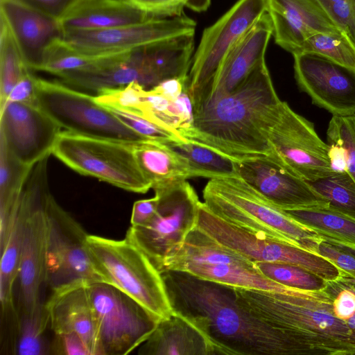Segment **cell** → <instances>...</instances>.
<instances>
[{"instance_id":"6da1fadb","label":"cell","mask_w":355,"mask_h":355,"mask_svg":"<svg viewBox=\"0 0 355 355\" xmlns=\"http://www.w3.org/2000/svg\"><path fill=\"white\" fill-rule=\"evenodd\" d=\"M162 275L173 311L189 319L218 355L311 354L294 333L275 329L242 309L232 287L182 272Z\"/></svg>"},{"instance_id":"7a4b0ae2","label":"cell","mask_w":355,"mask_h":355,"mask_svg":"<svg viewBox=\"0 0 355 355\" xmlns=\"http://www.w3.org/2000/svg\"><path fill=\"white\" fill-rule=\"evenodd\" d=\"M282 104L263 60L236 89L194 110L182 136L234 157L272 155L269 134Z\"/></svg>"},{"instance_id":"3957f363","label":"cell","mask_w":355,"mask_h":355,"mask_svg":"<svg viewBox=\"0 0 355 355\" xmlns=\"http://www.w3.org/2000/svg\"><path fill=\"white\" fill-rule=\"evenodd\" d=\"M232 289L242 309L275 329L298 334L317 354L355 355V330L333 312L334 282L320 291Z\"/></svg>"},{"instance_id":"277c9868","label":"cell","mask_w":355,"mask_h":355,"mask_svg":"<svg viewBox=\"0 0 355 355\" xmlns=\"http://www.w3.org/2000/svg\"><path fill=\"white\" fill-rule=\"evenodd\" d=\"M216 216L250 232L318 254L322 237L269 202L238 176L211 178L203 189Z\"/></svg>"},{"instance_id":"5b68a950","label":"cell","mask_w":355,"mask_h":355,"mask_svg":"<svg viewBox=\"0 0 355 355\" xmlns=\"http://www.w3.org/2000/svg\"><path fill=\"white\" fill-rule=\"evenodd\" d=\"M87 247L105 283L132 297L159 320L172 315L162 272L135 245L126 238L115 240L88 234Z\"/></svg>"},{"instance_id":"8992f818","label":"cell","mask_w":355,"mask_h":355,"mask_svg":"<svg viewBox=\"0 0 355 355\" xmlns=\"http://www.w3.org/2000/svg\"><path fill=\"white\" fill-rule=\"evenodd\" d=\"M182 272L234 288L283 293L301 291L263 275L254 262L225 247L196 227L165 257L161 272Z\"/></svg>"},{"instance_id":"52a82bcc","label":"cell","mask_w":355,"mask_h":355,"mask_svg":"<svg viewBox=\"0 0 355 355\" xmlns=\"http://www.w3.org/2000/svg\"><path fill=\"white\" fill-rule=\"evenodd\" d=\"M152 189L158 200L155 215L144 225H131L125 238L161 271L168 253L196 227L201 202L187 179L162 183Z\"/></svg>"},{"instance_id":"ba28073f","label":"cell","mask_w":355,"mask_h":355,"mask_svg":"<svg viewBox=\"0 0 355 355\" xmlns=\"http://www.w3.org/2000/svg\"><path fill=\"white\" fill-rule=\"evenodd\" d=\"M114 140L61 132L52 154L75 171L131 192L152 188L135 157L132 145Z\"/></svg>"},{"instance_id":"9c48e42d","label":"cell","mask_w":355,"mask_h":355,"mask_svg":"<svg viewBox=\"0 0 355 355\" xmlns=\"http://www.w3.org/2000/svg\"><path fill=\"white\" fill-rule=\"evenodd\" d=\"M35 102L67 131L129 144L148 141L127 127L94 96L61 83L37 77Z\"/></svg>"},{"instance_id":"30bf717a","label":"cell","mask_w":355,"mask_h":355,"mask_svg":"<svg viewBox=\"0 0 355 355\" xmlns=\"http://www.w3.org/2000/svg\"><path fill=\"white\" fill-rule=\"evenodd\" d=\"M102 355H125L139 347L160 321L132 297L101 282H90Z\"/></svg>"},{"instance_id":"8fae6325","label":"cell","mask_w":355,"mask_h":355,"mask_svg":"<svg viewBox=\"0 0 355 355\" xmlns=\"http://www.w3.org/2000/svg\"><path fill=\"white\" fill-rule=\"evenodd\" d=\"M196 227L221 245L253 262L297 266L327 282H336L345 275V272L328 258L235 226L216 216L202 202Z\"/></svg>"},{"instance_id":"7c38bea8","label":"cell","mask_w":355,"mask_h":355,"mask_svg":"<svg viewBox=\"0 0 355 355\" xmlns=\"http://www.w3.org/2000/svg\"><path fill=\"white\" fill-rule=\"evenodd\" d=\"M266 12V0H238L205 28L186 85L193 105L210 84L225 58Z\"/></svg>"},{"instance_id":"4fadbf2b","label":"cell","mask_w":355,"mask_h":355,"mask_svg":"<svg viewBox=\"0 0 355 355\" xmlns=\"http://www.w3.org/2000/svg\"><path fill=\"white\" fill-rule=\"evenodd\" d=\"M45 211L49 229L46 283L53 289L78 279L105 282L89 254L88 234L50 192Z\"/></svg>"},{"instance_id":"5bb4252c","label":"cell","mask_w":355,"mask_h":355,"mask_svg":"<svg viewBox=\"0 0 355 355\" xmlns=\"http://www.w3.org/2000/svg\"><path fill=\"white\" fill-rule=\"evenodd\" d=\"M196 28V21L184 13L108 29L64 31L62 38L79 53L100 58L173 37L194 35Z\"/></svg>"},{"instance_id":"9a60e30c","label":"cell","mask_w":355,"mask_h":355,"mask_svg":"<svg viewBox=\"0 0 355 355\" xmlns=\"http://www.w3.org/2000/svg\"><path fill=\"white\" fill-rule=\"evenodd\" d=\"M48 158L31 167L33 193L26 218L19 271L21 314L33 312L42 303L40 291L46 283L48 221L45 200L50 192L47 178Z\"/></svg>"},{"instance_id":"2e32d148","label":"cell","mask_w":355,"mask_h":355,"mask_svg":"<svg viewBox=\"0 0 355 355\" xmlns=\"http://www.w3.org/2000/svg\"><path fill=\"white\" fill-rule=\"evenodd\" d=\"M273 155L293 173L314 182L333 174L330 146L317 134L313 124L282 101L269 134Z\"/></svg>"},{"instance_id":"e0dca14e","label":"cell","mask_w":355,"mask_h":355,"mask_svg":"<svg viewBox=\"0 0 355 355\" xmlns=\"http://www.w3.org/2000/svg\"><path fill=\"white\" fill-rule=\"evenodd\" d=\"M236 175L282 210L328 207V201L274 155L238 157Z\"/></svg>"},{"instance_id":"ac0fdd59","label":"cell","mask_w":355,"mask_h":355,"mask_svg":"<svg viewBox=\"0 0 355 355\" xmlns=\"http://www.w3.org/2000/svg\"><path fill=\"white\" fill-rule=\"evenodd\" d=\"M1 143L31 167L52 153L61 127L36 103H7L0 107Z\"/></svg>"},{"instance_id":"d6986e66","label":"cell","mask_w":355,"mask_h":355,"mask_svg":"<svg viewBox=\"0 0 355 355\" xmlns=\"http://www.w3.org/2000/svg\"><path fill=\"white\" fill-rule=\"evenodd\" d=\"M295 78L313 104L335 116L355 114V69L314 53L293 55Z\"/></svg>"},{"instance_id":"ffe728a7","label":"cell","mask_w":355,"mask_h":355,"mask_svg":"<svg viewBox=\"0 0 355 355\" xmlns=\"http://www.w3.org/2000/svg\"><path fill=\"white\" fill-rule=\"evenodd\" d=\"M90 282L78 279L51 289L44 303L49 328L55 335L76 334L91 355H102L94 311L89 298Z\"/></svg>"},{"instance_id":"44dd1931","label":"cell","mask_w":355,"mask_h":355,"mask_svg":"<svg viewBox=\"0 0 355 355\" xmlns=\"http://www.w3.org/2000/svg\"><path fill=\"white\" fill-rule=\"evenodd\" d=\"M275 43L293 55L315 33H340L318 0H266Z\"/></svg>"},{"instance_id":"7402d4cb","label":"cell","mask_w":355,"mask_h":355,"mask_svg":"<svg viewBox=\"0 0 355 355\" xmlns=\"http://www.w3.org/2000/svg\"><path fill=\"white\" fill-rule=\"evenodd\" d=\"M272 36V21L266 12L225 58L210 84L193 105V110L241 84L257 65L265 60Z\"/></svg>"},{"instance_id":"603a6c76","label":"cell","mask_w":355,"mask_h":355,"mask_svg":"<svg viewBox=\"0 0 355 355\" xmlns=\"http://www.w3.org/2000/svg\"><path fill=\"white\" fill-rule=\"evenodd\" d=\"M0 16L29 69L40 71L48 45L63 36L58 20L17 0H0Z\"/></svg>"},{"instance_id":"cb8c5ba5","label":"cell","mask_w":355,"mask_h":355,"mask_svg":"<svg viewBox=\"0 0 355 355\" xmlns=\"http://www.w3.org/2000/svg\"><path fill=\"white\" fill-rule=\"evenodd\" d=\"M33 193V179L27 173L17 204L5 234L0 236V301L1 318L17 315L13 287L18 278L26 218Z\"/></svg>"},{"instance_id":"d4e9b609","label":"cell","mask_w":355,"mask_h":355,"mask_svg":"<svg viewBox=\"0 0 355 355\" xmlns=\"http://www.w3.org/2000/svg\"><path fill=\"white\" fill-rule=\"evenodd\" d=\"M151 19L128 0H78L58 20L64 32L108 29Z\"/></svg>"},{"instance_id":"484cf974","label":"cell","mask_w":355,"mask_h":355,"mask_svg":"<svg viewBox=\"0 0 355 355\" xmlns=\"http://www.w3.org/2000/svg\"><path fill=\"white\" fill-rule=\"evenodd\" d=\"M140 355H218L207 336L187 318L173 312L159 322L139 347Z\"/></svg>"},{"instance_id":"4316f807","label":"cell","mask_w":355,"mask_h":355,"mask_svg":"<svg viewBox=\"0 0 355 355\" xmlns=\"http://www.w3.org/2000/svg\"><path fill=\"white\" fill-rule=\"evenodd\" d=\"M132 149L141 172L152 187L193 177L187 162L164 143L148 140L134 144Z\"/></svg>"},{"instance_id":"83f0119b","label":"cell","mask_w":355,"mask_h":355,"mask_svg":"<svg viewBox=\"0 0 355 355\" xmlns=\"http://www.w3.org/2000/svg\"><path fill=\"white\" fill-rule=\"evenodd\" d=\"M164 144L187 162L193 177L211 179L237 176L236 160L238 157L187 138Z\"/></svg>"},{"instance_id":"f1b7e54d","label":"cell","mask_w":355,"mask_h":355,"mask_svg":"<svg viewBox=\"0 0 355 355\" xmlns=\"http://www.w3.org/2000/svg\"><path fill=\"white\" fill-rule=\"evenodd\" d=\"M285 211V210H284ZM324 241L355 248V218L328 207L285 211Z\"/></svg>"},{"instance_id":"f546056e","label":"cell","mask_w":355,"mask_h":355,"mask_svg":"<svg viewBox=\"0 0 355 355\" xmlns=\"http://www.w3.org/2000/svg\"><path fill=\"white\" fill-rule=\"evenodd\" d=\"M49 327V318L44 304L41 303L36 309L19 317L14 354L19 355H44L51 354V345L44 336Z\"/></svg>"},{"instance_id":"4dcf8cb0","label":"cell","mask_w":355,"mask_h":355,"mask_svg":"<svg viewBox=\"0 0 355 355\" xmlns=\"http://www.w3.org/2000/svg\"><path fill=\"white\" fill-rule=\"evenodd\" d=\"M30 70L7 23L0 16V107L4 105L14 86Z\"/></svg>"},{"instance_id":"1f68e13d","label":"cell","mask_w":355,"mask_h":355,"mask_svg":"<svg viewBox=\"0 0 355 355\" xmlns=\"http://www.w3.org/2000/svg\"><path fill=\"white\" fill-rule=\"evenodd\" d=\"M31 167L19 163L1 143L0 225L7 222L16 206L24 180Z\"/></svg>"},{"instance_id":"d6a6232c","label":"cell","mask_w":355,"mask_h":355,"mask_svg":"<svg viewBox=\"0 0 355 355\" xmlns=\"http://www.w3.org/2000/svg\"><path fill=\"white\" fill-rule=\"evenodd\" d=\"M308 183L328 201L329 208L355 218V181L347 171Z\"/></svg>"},{"instance_id":"836d02e7","label":"cell","mask_w":355,"mask_h":355,"mask_svg":"<svg viewBox=\"0 0 355 355\" xmlns=\"http://www.w3.org/2000/svg\"><path fill=\"white\" fill-rule=\"evenodd\" d=\"M256 268L267 278L284 286L305 291H320L329 282L297 266L269 262H254Z\"/></svg>"},{"instance_id":"e575fe53","label":"cell","mask_w":355,"mask_h":355,"mask_svg":"<svg viewBox=\"0 0 355 355\" xmlns=\"http://www.w3.org/2000/svg\"><path fill=\"white\" fill-rule=\"evenodd\" d=\"M303 52L322 55L355 69V43L343 32L315 33L305 41Z\"/></svg>"},{"instance_id":"d590c367","label":"cell","mask_w":355,"mask_h":355,"mask_svg":"<svg viewBox=\"0 0 355 355\" xmlns=\"http://www.w3.org/2000/svg\"><path fill=\"white\" fill-rule=\"evenodd\" d=\"M97 58L86 57L73 49L62 37L53 40L44 51L40 71L61 77L92 64Z\"/></svg>"},{"instance_id":"8d00e7d4","label":"cell","mask_w":355,"mask_h":355,"mask_svg":"<svg viewBox=\"0 0 355 355\" xmlns=\"http://www.w3.org/2000/svg\"><path fill=\"white\" fill-rule=\"evenodd\" d=\"M105 107L127 127L147 140L166 143L184 138L178 131L159 123L141 112Z\"/></svg>"},{"instance_id":"74e56055","label":"cell","mask_w":355,"mask_h":355,"mask_svg":"<svg viewBox=\"0 0 355 355\" xmlns=\"http://www.w3.org/2000/svg\"><path fill=\"white\" fill-rule=\"evenodd\" d=\"M328 144H336L345 152L346 171L355 181V114L331 117L327 130Z\"/></svg>"},{"instance_id":"f35d334b","label":"cell","mask_w":355,"mask_h":355,"mask_svg":"<svg viewBox=\"0 0 355 355\" xmlns=\"http://www.w3.org/2000/svg\"><path fill=\"white\" fill-rule=\"evenodd\" d=\"M146 90L142 85L134 82L124 86L103 89L94 97L105 106L141 112Z\"/></svg>"},{"instance_id":"ab89813d","label":"cell","mask_w":355,"mask_h":355,"mask_svg":"<svg viewBox=\"0 0 355 355\" xmlns=\"http://www.w3.org/2000/svg\"><path fill=\"white\" fill-rule=\"evenodd\" d=\"M140 10L155 18L181 15L185 8L196 12L205 11L211 0H128Z\"/></svg>"},{"instance_id":"60d3db41","label":"cell","mask_w":355,"mask_h":355,"mask_svg":"<svg viewBox=\"0 0 355 355\" xmlns=\"http://www.w3.org/2000/svg\"><path fill=\"white\" fill-rule=\"evenodd\" d=\"M325 12L355 43V0H318Z\"/></svg>"},{"instance_id":"b9f144b4","label":"cell","mask_w":355,"mask_h":355,"mask_svg":"<svg viewBox=\"0 0 355 355\" xmlns=\"http://www.w3.org/2000/svg\"><path fill=\"white\" fill-rule=\"evenodd\" d=\"M334 282L336 292L332 302L333 312L336 318L345 322L355 313V291L339 281Z\"/></svg>"},{"instance_id":"7bdbcfd3","label":"cell","mask_w":355,"mask_h":355,"mask_svg":"<svg viewBox=\"0 0 355 355\" xmlns=\"http://www.w3.org/2000/svg\"><path fill=\"white\" fill-rule=\"evenodd\" d=\"M51 354L91 355L84 340L76 334L55 335L51 345Z\"/></svg>"},{"instance_id":"ee69618b","label":"cell","mask_w":355,"mask_h":355,"mask_svg":"<svg viewBox=\"0 0 355 355\" xmlns=\"http://www.w3.org/2000/svg\"><path fill=\"white\" fill-rule=\"evenodd\" d=\"M318 254L328 258L337 265L347 276L355 279V257L323 241L319 245Z\"/></svg>"},{"instance_id":"f6af8a7d","label":"cell","mask_w":355,"mask_h":355,"mask_svg":"<svg viewBox=\"0 0 355 355\" xmlns=\"http://www.w3.org/2000/svg\"><path fill=\"white\" fill-rule=\"evenodd\" d=\"M36 76L28 71L23 78L14 86L9 94L6 103L35 102V81ZM1 106V107H3Z\"/></svg>"},{"instance_id":"bcb514c9","label":"cell","mask_w":355,"mask_h":355,"mask_svg":"<svg viewBox=\"0 0 355 355\" xmlns=\"http://www.w3.org/2000/svg\"><path fill=\"white\" fill-rule=\"evenodd\" d=\"M58 19L78 0H17Z\"/></svg>"},{"instance_id":"7dc6e473","label":"cell","mask_w":355,"mask_h":355,"mask_svg":"<svg viewBox=\"0 0 355 355\" xmlns=\"http://www.w3.org/2000/svg\"><path fill=\"white\" fill-rule=\"evenodd\" d=\"M157 198L136 201L132 207L130 223L132 226H141L148 223L155 215L157 207Z\"/></svg>"},{"instance_id":"c3c4849f","label":"cell","mask_w":355,"mask_h":355,"mask_svg":"<svg viewBox=\"0 0 355 355\" xmlns=\"http://www.w3.org/2000/svg\"><path fill=\"white\" fill-rule=\"evenodd\" d=\"M186 80L175 78L163 80L151 89L164 96L173 100L186 90Z\"/></svg>"},{"instance_id":"681fc988","label":"cell","mask_w":355,"mask_h":355,"mask_svg":"<svg viewBox=\"0 0 355 355\" xmlns=\"http://www.w3.org/2000/svg\"><path fill=\"white\" fill-rule=\"evenodd\" d=\"M330 146L329 157L331 166L334 173L346 171L347 164L344 150L336 144H329Z\"/></svg>"},{"instance_id":"f907efd6","label":"cell","mask_w":355,"mask_h":355,"mask_svg":"<svg viewBox=\"0 0 355 355\" xmlns=\"http://www.w3.org/2000/svg\"><path fill=\"white\" fill-rule=\"evenodd\" d=\"M327 242L335 245L336 248H339L340 250H343L346 252H348L355 257V248L347 246V245H343V244H341L339 243H336V242H330V241H327Z\"/></svg>"},{"instance_id":"816d5d0a","label":"cell","mask_w":355,"mask_h":355,"mask_svg":"<svg viewBox=\"0 0 355 355\" xmlns=\"http://www.w3.org/2000/svg\"><path fill=\"white\" fill-rule=\"evenodd\" d=\"M338 281L355 291V279L344 275Z\"/></svg>"}]
</instances>
